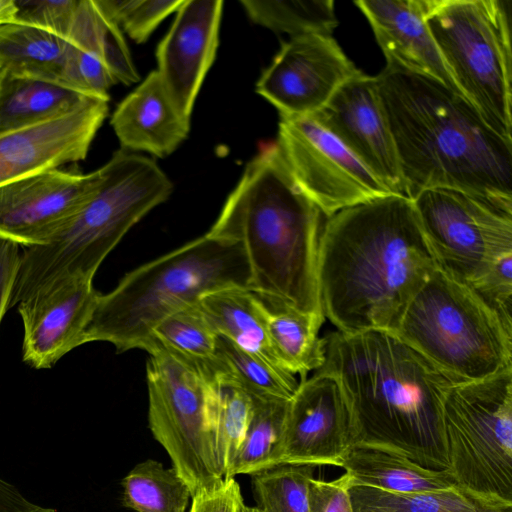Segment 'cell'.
Segmentation results:
<instances>
[{"label": "cell", "instance_id": "obj_1", "mask_svg": "<svg viewBox=\"0 0 512 512\" xmlns=\"http://www.w3.org/2000/svg\"><path fill=\"white\" fill-rule=\"evenodd\" d=\"M436 269L412 199L390 194L345 208L328 218L320 234L323 314L342 333H395Z\"/></svg>", "mask_w": 512, "mask_h": 512}, {"label": "cell", "instance_id": "obj_2", "mask_svg": "<svg viewBox=\"0 0 512 512\" xmlns=\"http://www.w3.org/2000/svg\"><path fill=\"white\" fill-rule=\"evenodd\" d=\"M323 339L325 360L315 371L339 382L357 443L385 448L428 469L449 470L442 407L458 381L394 332L337 331Z\"/></svg>", "mask_w": 512, "mask_h": 512}, {"label": "cell", "instance_id": "obj_3", "mask_svg": "<svg viewBox=\"0 0 512 512\" xmlns=\"http://www.w3.org/2000/svg\"><path fill=\"white\" fill-rule=\"evenodd\" d=\"M407 197L456 189L512 208V142L443 82L385 67L377 76Z\"/></svg>", "mask_w": 512, "mask_h": 512}, {"label": "cell", "instance_id": "obj_4", "mask_svg": "<svg viewBox=\"0 0 512 512\" xmlns=\"http://www.w3.org/2000/svg\"><path fill=\"white\" fill-rule=\"evenodd\" d=\"M321 216L276 143L246 165L207 233L242 245L251 291L266 303L324 317L317 281Z\"/></svg>", "mask_w": 512, "mask_h": 512}, {"label": "cell", "instance_id": "obj_5", "mask_svg": "<svg viewBox=\"0 0 512 512\" xmlns=\"http://www.w3.org/2000/svg\"><path fill=\"white\" fill-rule=\"evenodd\" d=\"M242 245L209 233L127 273L100 294L82 345L108 342L117 352L146 350L153 329L170 314L225 288H250Z\"/></svg>", "mask_w": 512, "mask_h": 512}, {"label": "cell", "instance_id": "obj_6", "mask_svg": "<svg viewBox=\"0 0 512 512\" xmlns=\"http://www.w3.org/2000/svg\"><path fill=\"white\" fill-rule=\"evenodd\" d=\"M98 170L96 191L81 211L49 242L21 253L10 308L58 277L93 279L128 230L173 190L156 162L124 149Z\"/></svg>", "mask_w": 512, "mask_h": 512}, {"label": "cell", "instance_id": "obj_7", "mask_svg": "<svg viewBox=\"0 0 512 512\" xmlns=\"http://www.w3.org/2000/svg\"><path fill=\"white\" fill-rule=\"evenodd\" d=\"M426 23L459 92L512 142L510 0H426Z\"/></svg>", "mask_w": 512, "mask_h": 512}, {"label": "cell", "instance_id": "obj_8", "mask_svg": "<svg viewBox=\"0 0 512 512\" xmlns=\"http://www.w3.org/2000/svg\"><path fill=\"white\" fill-rule=\"evenodd\" d=\"M458 382L512 369V334L471 288L436 269L395 332Z\"/></svg>", "mask_w": 512, "mask_h": 512}, {"label": "cell", "instance_id": "obj_9", "mask_svg": "<svg viewBox=\"0 0 512 512\" xmlns=\"http://www.w3.org/2000/svg\"><path fill=\"white\" fill-rule=\"evenodd\" d=\"M442 424L456 486L512 506V369L453 384L443 401Z\"/></svg>", "mask_w": 512, "mask_h": 512}, {"label": "cell", "instance_id": "obj_10", "mask_svg": "<svg viewBox=\"0 0 512 512\" xmlns=\"http://www.w3.org/2000/svg\"><path fill=\"white\" fill-rule=\"evenodd\" d=\"M147 352L149 428L193 498L224 481L214 442L220 382L161 347Z\"/></svg>", "mask_w": 512, "mask_h": 512}, {"label": "cell", "instance_id": "obj_11", "mask_svg": "<svg viewBox=\"0 0 512 512\" xmlns=\"http://www.w3.org/2000/svg\"><path fill=\"white\" fill-rule=\"evenodd\" d=\"M413 204L437 269L467 286L512 254V208L449 188L419 192Z\"/></svg>", "mask_w": 512, "mask_h": 512}, {"label": "cell", "instance_id": "obj_12", "mask_svg": "<svg viewBox=\"0 0 512 512\" xmlns=\"http://www.w3.org/2000/svg\"><path fill=\"white\" fill-rule=\"evenodd\" d=\"M277 144L298 186L328 218L393 194L310 115L280 116Z\"/></svg>", "mask_w": 512, "mask_h": 512}, {"label": "cell", "instance_id": "obj_13", "mask_svg": "<svg viewBox=\"0 0 512 512\" xmlns=\"http://www.w3.org/2000/svg\"><path fill=\"white\" fill-rule=\"evenodd\" d=\"M361 73L331 34L300 35L282 43L259 78L256 92L280 116H309Z\"/></svg>", "mask_w": 512, "mask_h": 512}, {"label": "cell", "instance_id": "obj_14", "mask_svg": "<svg viewBox=\"0 0 512 512\" xmlns=\"http://www.w3.org/2000/svg\"><path fill=\"white\" fill-rule=\"evenodd\" d=\"M357 443L348 402L337 379L315 371L289 400L277 465L338 466Z\"/></svg>", "mask_w": 512, "mask_h": 512}, {"label": "cell", "instance_id": "obj_15", "mask_svg": "<svg viewBox=\"0 0 512 512\" xmlns=\"http://www.w3.org/2000/svg\"><path fill=\"white\" fill-rule=\"evenodd\" d=\"M99 179V170L55 168L0 186V239L26 248L46 244L86 205Z\"/></svg>", "mask_w": 512, "mask_h": 512}, {"label": "cell", "instance_id": "obj_16", "mask_svg": "<svg viewBox=\"0 0 512 512\" xmlns=\"http://www.w3.org/2000/svg\"><path fill=\"white\" fill-rule=\"evenodd\" d=\"M341 141L393 194L407 197L376 76L363 72L310 115Z\"/></svg>", "mask_w": 512, "mask_h": 512}, {"label": "cell", "instance_id": "obj_17", "mask_svg": "<svg viewBox=\"0 0 512 512\" xmlns=\"http://www.w3.org/2000/svg\"><path fill=\"white\" fill-rule=\"evenodd\" d=\"M99 295L92 278L65 275L43 284L19 302L23 361L35 369H48L81 346Z\"/></svg>", "mask_w": 512, "mask_h": 512}, {"label": "cell", "instance_id": "obj_18", "mask_svg": "<svg viewBox=\"0 0 512 512\" xmlns=\"http://www.w3.org/2000/svg\"><path fill=\"white\" fill-rule=\"evenodd\" d=\"M108 101L89 96L68 113L0 135V186L84 160Z\"/></svg>", "mask_w": 512, "mask_h": 512}, {"label": "cell", "instance_id": "obj_19", "mask_svg": "<svg viewBox=\"0 0 512 512\" xmlns=\"http://www.w3.org/2000/svg\"><path fill=\"white\" fill-rule=\"evenodd\" d=\"M221 0H184L157 47L158 73L178 112L190 120L218 47Z\"/></svg>", "mask_w": 512, "mask_h": 512}, {"label": "cell", "instance_id": "obj_20", "mask_svg": "<svg viewBox=\"0 0 512 512\" xmlns=\"http://www.w3.org/2000/svg\"><path fill=\"white\" fill-rule=\"evenodd\" d=\"M354 4L369 21L386 67L435 78L459 92L427 26L426 0H357Z\"/></svg>", "mask_w": 512, "mask_h": 512}, {"label": "cell", "instance_id": "obj_21", "mask_svg": "<svg viewBox=\"0 0 512 512\" xmlns=\"http://www.w3.org/2000/svg\"><path fill=\"white\" fill-rule=\"evenodd\" d=\"M111 125L122 149L159 158L173 153L190 130V120L174 106L157 70L118 104Z\"/></svg>", "mask_w": 512, "mask_h": 512}, {"label": "cell", "instance_id": "obj_22", "mask_svg": "<svg viewBox=\"0 0 512 512\" xmlns=\"http://www.w3.org/2000/svg\"><path fill=\"white\" fill-rule=\"evenodd\" d=\"M339 467L350 487L365 486L395 493L441 490L456 486L449 470L425 468L385 448L353 445L341 458Z\"/></svg>", "mask_w": 512, "mask_h": 512}, {"label": "cell", "instance_id": "obj_23", "mask_svg": "<svg viewBox=\"0 0 512 512\" xmlns=\"http://www.w3.org/2000/svg\"><path fill=\"white\" fill-rule=\"evenodd\" d=\"M199 305L220 337L283 369L269 339L265 302L259 295L245 288H225L202 296Z\"/></svg>", "mask_w": 512, "mask_h": 512}, {"label": "cell", "instance_id": "obj_24", "mask_svg": "<svg viewBox=\"0 0 512 512\" xmlns=\"http://www.w3.org/2000/svg\"><path fill=\"white\" fill-rule=\"evenodd\" d=\"M87 97L59 83L0 69V135L68 113Z\"/></svg>", "mask_w": 512, "mask_h": 512}, {"label": "cell", "instance_id": "obj_25", "mask_svg": "<svg viewBox=\"0 0 512 512\" xmlns=\"http://www.w3.org/2000/svg\"><path fill=\"white\" fill-rule=\"evenodd\" d=\"M67 40L31 24L0 26V69L62 84Z\"/></svg>", "mask_w": 512, "mask_h": 512}, {"label": "cell", "instance_id": "obj_26", "mask_svg": "<svg viewBox=\"0 0 512 512\" xmlns=\"http://www.w3.org/2000/svg\"><path fill=\"white\" fill-rule=\"evenodd\" d=\"M265 320L273 351L284 370L304 379L309 371L322 366L325 344L318 332L324 317L265 302Z\"/></svg>", "mask_w": 512, "mask_h": 512}, {"label": "cell", "instance_id": "obj_27", "mask_svg": "<svg viewBox=\"0 0 512 512\" xmlns=\"http://www.w3.org/2000/svg\"><path fill=\"white\" fill-rule=\"evenodd\" d=\"M67 42L72 50L102 63L117 83L140 80L120 27L95 0H79Z\"/></svg>", "mask_w": 512, "mask_h": 512}, {"label": "cell", "instance_id": "obj_28", "mask_svg": "<svg viewBox=\"0 0 512 512\" xmlns=\"http://www.w3.org/2000/svg\"><path fill=\"white\" fill-rule=\"evenodd\" d=\"M219 335L204 314L199 302L188 305L161 320L153 329L145 351L158 346L203 372L218 377Z\"/></svg>", "mask_w": 512, "mask_h": 512}, {"label": "cell", "instance_id": "obj_29", "mask_svg": "<svg viewBox=\"0 0 512 512\" xmlns=\"http://www.w3.org/2000/svg\"><path fill=\"white\" fill-rule=\"evenodd\" d=\"M349 493L354 512H512V506L490 503L458 486L408 493L352 486Z\"/></svg>", "mask_w": 512, "mask_h": 512}, {"label": "cell", "instance_id": "obj_30", "mask_svg": "<svg viewBox=\"0 0 512 512\" xmlns=\"http://www.w3.org/2000/svg\"><path fill=\"white\" fill-rule=\"evenodd\" d=\"M217 355L221 364L218 380L242 389L256 400H290L298 388L294 374L257 358L220 336Z\"/></svg>", "mask_w": 512, "mask_h": 512}, {"label": "cell", "instance_id": "obj_31", "mask_svg": "<svg viewBox=\"0 0 512 512\" xmlns=\"http://www.w3.org/2000/svg\"><path fill=\"white\" fill-rule=\"evenodd\" d=\"M123 505L136 512H185L190 490L172 468L148 459L138 463L122 480Z\"/></svg>", "mask_w": 512, "mask_h": 512}, {"label": "cell", "instance_id": "obj_32", "mask_svg": "<svg viewBox=\"0 0 512 512\" xmlns=\"http://www.w3.org/2000/svg\"><path fill=\"white\" fill-rule=\"evenodd\" d=\"M240 3L254 23L290 37L331 34L338 25L333 0H242Z\"/></svg>", "mask_w": 512, "mask_h": 512}, {"label": "cell", "instance_id": "obj_33", "mask_svg": "<svg viewBox=\"0 0 512 512\" xmlns=\"http://www.w3.org/2000/svg\"><path fill=\"white\" fill-rule=\"evenodd\" d=\"M288 404L289 400H256L243 442L224 479L251 476L277 466Z\"/></svg>", "mask_w": 512, "mask_h": 512}, {"label": "cell", "instance_id": "obj_34", "mask_svg": "<svg viewBox=\"0 0 512 512\" xmlns=\"http://www.w3.org/2000/svg\"><path fill=\"white\" fill-rule=\"evenodd\" d=\"M315 466L281 464L251 475L261 512H309L308 485Z\"/></svg>", "mask_w": 512, "mask_h": 512}, {"label": "cell", "instance_id": "obj_35", "mask_svg": "<svg viewBox=\"0 0 512 512\" xmlns=\"http://www.w3.org/2000/svg\"><path fill=\"white\" fill-rule=\"evenodd\" d=\"M256 400L242 389L220 382L214 424L218 463L225 478L231 469L254 414Z\"/></svg>", "mask_w": 512, "mask_h": 512}, {"label": "cell", "instance_id": "obj_36", "mask_svg": "<svg viewBox=\"0 0 512 512\" xmlns=\"http://www.w3.org/2000/svg\"><path fill=\"white\" fill-rule=\"evenodd\" d=\"M102 12L136 43L145 42L184 0H95Z\"/></svg>", "mask_w": 512, "mask_h": 512}, {"label": "cell", "instance_id": "obj_37", "mask_svg": "<svg viewBox=\"0 0 512 512\" xmlns=\"http://www.w3.org/2000/svg\"><path fill=\"white\" fill-rule=\"evenodd\" d=\"M469 287L512 334V254L499 259Z\"/></svg>", "mask_w": 512, "mask_h": 512}, {"label": "cell", "instance_id": "obj_38", "mask_svg": "<svg viewBox=\"0 0 512 512\" xmlns=\"http://www.w3.org/2000/svg\"><path fill=\"white\" fill-rule=\"evenodd\" d=\"M16 21L34 25L68 39L79 0L16 1Z\"/></svg>", "mask_w": 512, "mask_h": 512}, {"label": "cell", "instance_id": "obj_39", "mask_svg": "<svg viewBox=\"0 0 512 512\" xmlns=\"http://www.w3.org/2000/svg\"><path fill=\"white\" fill-rule=\"evenodd\" d=\"M309 512H354L349 486L344 475L332 480H310L308 485Z\"/></svg>", "mask_w": 512, "mask_h": 512}, {"label": "cell", "instance_id": "obj_40", "mask_svg": "<svg viewBox=\"0 0 512 512\" xmlns=\"http://www.w3.org/2000/svg\"><path fill=\"white\" fill-rule=\"evenodd\" d=\"M245 506L239 483L230 478L193 497L189 512H244Z\"/></svg>", "mask_w": 512, "mask_h": 512}, {"label": "cell", "instance_id": "obj_41", "mask_svg": "<svg viewBox=\"0 0 512 512\" xmlns=\"http://www.w3.org/2000/svg\"><path fill=\"white\" fill-rule=\"evenodd\" d=\"M19 248L16 243L0 239V323L10 309L20 264Z\"/></svg>", "mask_w": 512, "mask_h": 512}, {"label": "cell", "instance_id": "obj_42", "mask_svg": "<svg viewBox=\"0 0 512 512\" xmlns=\"http://www.w3.org/2000/svg\"><path fill=\"white\" fill-rule=\"evenodd\" d=\"M18 6L15 0H0V26L16 21Z\"/></svg>", "mask_w": 512, "mask_h": 512}, {"label": "cell", "instance_id": "obj_43", "mask_svg": "<svg viewBox=\"0 0 512 512\" xmlns=\"http://www.w3.org/2000/svg\"><path fill=\"white\" fill-rule=\"evenodd\" d=\"M244 512H261V511L256 506L255 507L245 506Z\"/></svg>", "mask_w": 512, "mask_h": 512}]
</instances>
